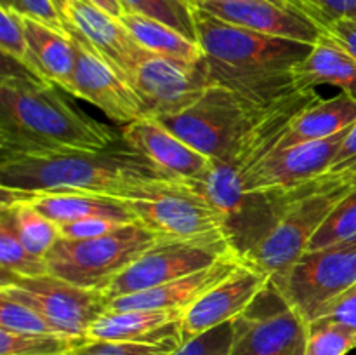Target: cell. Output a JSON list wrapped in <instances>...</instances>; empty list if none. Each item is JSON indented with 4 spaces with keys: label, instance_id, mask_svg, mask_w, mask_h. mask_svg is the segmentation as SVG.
Segmentation results:
<instances>
[{
    "label": "cell",
    "instance_id": "cell-29",
    "mask_svg": "<svg viewBox=\"0 0 356 355\" xmlns=\"http://www.w3.org/2000/svg\"><path fill=\"white\" fill-rule=\"evenodd\" d=\"M353 242H356V188L334 207L329 218L313 235L308 251H318Z\"/></svg>",
    "mask_w": 356,
    "mask_h": 355
},
{
    "label": "cell",
    "instance_id": "cell-35",
    "mask_svg": "<svg viewBox=\"0 0 356 355\" xmlns=\"http://www.w3.org/2000/svg\"><path fill=\"white\" fill-rule=\"evenodd\" d=\"M0 7L14 10L19 16L38 21L42 24L54 28L61 33L66 31V21L56 0H0Z\"/></svg>",
    "mask_w": 356,
    "mask_h": 355
},
{
    "label": "cell",
    "instance_id": "cell-25",
    "mask_svg": "<svg viewBox=\"0 0 356 355\" xmlns=\"http://www.w3.org/2000/svg\"><path fill=\"white\" fill-rule=\"evenodd\" d=\"M118 19L124 23V26L136 38V42L152 54L193 63V65L205 59L204 49L197 40L186 37L176 28L169 26L162 21L131 13V10H125Z\"/></svg>",
    "mask_w": 356,
    "mask_h": 355
},
{
    "label": "cell",
    "instance_id": "cell-10",
    "mask_svg": "<svg viewBox=\"0 0 356 355\" xmlns=\"http://www.w3.org/2000/svg\"><path fill=\"white\" fill-rule=\"evenodd\" d=\"M308 324L278 294L273 284L233 320L229 355H305Z\"/></svg>",
    "mask_w": 356,
    "mask_h": 355
},
{
    "label": "cell",
    "instance_id": "cell-20",
    "mask_svg": "<svg viewBox=\"0 0 356 355\" xmlns=\"http://www.w3.org/2000/svg\"><path fill=\"white\" fill-rule=\"evenodd\" d=\"M184 310H111L104 312L87 331V340L139 341L183 345L181 317Z\"/></svg>",
    "mask_w": 356,
    "mask_h": 355
},
{
    "label": "cell",
    "instance_id": "cell-32",
    "mask_svg": "<svg viewBox=\"0 0 356 355\" xmlns=\"http://www.w3.org/2000/svg\"><path fill=\"white\" fill-rule=\"evenodd\" d=\"M0 51L6 58L17 63L24 72L42 80L40 70L28 45L23 16L6 7H0Z\"/></svg>",
    "mask_w": 356,
    "mask_h": 355
},
{
    "label": "cell",
    "instance_id": "cell-30",
    "mask_svg": "<svg viewBox=\"0 0 356 355\" xmlns=\"http://www.w3.org/2000/svg\"><path fill=\"white\" fill-rule=\"evenodd\" d=\"M356 348V331L332 319L308 324L305 355H348Z\"/></svg>",
    "mask_w": 356,
    "mask_h": 355
},
{
    "label": "cell",
    "instance_id": "cell-14",
    "mask_svg": "<svg viewBox=\"0 0 356 355\" xmlns=\"http://www.w3.org/2000/svg\"><path fill=\"white\" fill-rule=\"evenodd\" d=\"M68 35L76 47L75 72L68 94L94 104L118 124L127 125L145 117V108L131 84L122 79L80 35L72 30H68Z\"/></svg>",
    "mask_w": 356,
    "mask_h": 355
},
{
    "label": "cell",
    "instance_id": "cell-34",
    "mask_svg": "<svg viewBox=\"0 0 356 355\" xmlns=\"http://www.w3.org/2000/svg\"><path fill=\"white\" fill-rule=\"evenodd\" d=\"M179 343H139V341L86 340L70 355H172Z\"/></svg>",
    "mask_w": 356,
    "mask_h": 355
},
{
    "label": "cell",
    "instance_id": "cell-23",
    "mask_svg": "<svg viewBox=\"0 0 356 355\" xmlns=\"http://www.w3.org/2000/svg\"><path fill=\"white\" fill-rule=\"evenodd\" d=\"M291 72L301 89L334 86L341 93L356 96V59L323 33L308 56L292 66Z\"/></svg>",
    "mask_w": 356,
    "mask_h": 355
},
{
    "label": "cell",
    "instance_id": "cell-26",
    "mask_svg": "<svg viewBox=\"0 0 356 355\" xmlns=\"http://www.w3.org/2000/svg\"><path fill=\"white\" fill-rule=\"evenodd\" d=\"M0 209H6L23 246L33 256L45 258L58 242L59 228L54 221L42 214L26 200H2Z\"/></svg>",
    "mask_w": 356,
    "mask_h": 355
},
{
    "label": "cell",
    "instance_id": "cell-44",
    "mask_svg": "<svg viewBox=\"0 0 356 355\" xmlns=\"http://www.w3.org/2000/svg\"><path fill=\"white\" fill-rule=\"evenodd\" d=\"M56 2H58V6H59V10H61V7H63V2H65V0H56Z\"/></svg>",
    "mask_w": 356,
    "mask_h": 355
},
{
    "label": "cell",
    "instance_id": "cell-39",
    "mask_svg": "<svg viewBox=\"0 0 356 355\" xmlns=\"http://www.w3.org/2000/svg\"><path fill=\"white\" fill-rule=\"evenodd\" d=\"M323 35L332 38L334 42L346 49L356 59V21L346 19V17H337L327 24Z\"/></svg>",
    "mask_w": 356,
    "mask_h": 355
},
{
    "label": "cell",
    "instance_id": "cell-33",
    "mask_svg": "<svg viewBox=\"0 0 356 355\" xmlns=\"http://www.w3.org/2000/svg\"><path fill=\"white\" fill-rule=\"evenodd\" d=\"M0 329L13 333L63 334L37 310L6 294H0Z\"/></svg>",
    "mask_w": 356,
    "mask_h": 355
},
{
    "label": "cell",
    "instance_id": "cell-40",
    "mask_svg": "<svg viewBox=\"0 0 356 355\" xmlns=\"http://www.w3.org/2000/svg\"><path fill=\"white\" fill-rule=\"evenodd\" d=\"M344 171L356 173V122L348 129L329 173H344Z\"/></svg>",
    "mask_w": 356,
    "mask_h": 355
},
{
    "label": "cell",
    "instance_id": "cell-28",
    "mask_svg": "<svg viewBox=\"0 0 356 355\" xmlns=\"http://www.w3.org/2000/svg\"><path fill=\"white\" fill-rule=\"evenodd\" d=\"M0 274H16L24 277L49 274L47 260L33 256L23 246L6 209H0Z\"/></svg>",
    "mask_w": 356,
    "mask_h": 355
},
{
    "label": "cell",
    "instance_id": "cell-38",
    "mask_svg": "<svg viewBox=\"0 0 356 355\" xmlns=\"http://www.w3.org/2000/svg\"><path fill=\"white\" fill-rule=\"evenodd\" d=\"M318 319H332L356 331V285L334 299Z\"/></svg>",
    "mask_w": 356,
    "mask_h": 355
},
{
    "label": "cell",
    "instance_id": "cell-16",
    "mask_svg": "<svg viewBox=\"0 0 356 355\" xmlns=\"http://www.w3.org/2000/svg\"><path fill=\"white\" fill-rule=\"evenodd\" d=\"M271 278L263 271L242 263L232 275L209 289L191 303L181 317V338H197L214 327L233 322L268 287Z\"/></svg>",
    "mask_w": 356,
    "mask_h": 355
},
{
    "label": "cell",
    "instance_id": "cell-4",
    "mask_svg": "<svg viewBox=\"0 0 356 355\" xmlns=\"http://www.w3.org/2000/svg\"><path fill=\"white\" fill-rule=\"evenodd\" d=\"M355 188L356 173L351 171L327 173L294 188L273 228L243 254L242 261L270 278L287 270L308 251L313 235Z\"/></svg>",
    "mask_w": 356,
    "mask_h": 355
},
{
    "label": "cell",
    "instance_id": "cell-5",
    "mask_svg": "<svg viewBox=\"0 0 356 355\" xmlns=\"http://www.w3.org/2000/svg\"><path fill=\"white\" fill-rule=\"evenodd\" d=\"M162 242L141 223L86 240L59 239L45 256L49 274L86 289H106L143 253Z\"/></svg>",
    "mask_w": 356,
    "mask_h": 355
},
{
    "label": "cell",
    "instance_id": "cell-21",
    "mask_svg": "<svg viewBox=\"0 0 356 355\" xmlns=\"http://www.w3.org/2000/svg\"><path fill=\"white\" fill-rule=\"evenodd\" d=\"M2 200H26L56 225L86 218H111L125 223H138L129 202L124 198L87 191H7Z\"/></svg>",
    "mask_w": 356,
    "mask_h": 355
},
{
    "label": "cell",
    "instance_id": "cell-17",
    "mask_svg": "<svg viewBox=\"0 0 356 355\" xmlns=\"http://www.w3.org/2000/svg\"><path fill=\"white\" fill-rule=\"evenodd\" d=\"M122 141L136 150L169 176L183 181L198 180L207 173L212 159L174 134L160 118L141 117L122 131Z\"/></svg>",
    "mask_w": 356,
    "mask_h": 355
},
{
    "label": "cell",
    "instance_id": "cell-41",
    "mask_svg": "<svg viewBox=\"0 0 356 355\" xmlns=\"http://www.w3.org/2000/svg\"><path fill=\"white\" fill-rule=\"evenodd\" d=\"M263 2H273L277 6L296 10V13L315 21L318 26L323 28V31H325L327 24L330 23V17L327 16V13L320 7V3L316 0H263Z\"/></svg>",
    "mask_w": 356,
    "mask_h": 355
},
{
    "label": "cell",
    "instance_id": "cell-15",
    "mask_svg": "<svg viewBox=\"0 0 356 355\" xmlns=\"http://www.w3.org/2000/svg\"><path fill=\"white\" fill-rule=\"evenodd\" d=\"M61 13L66 31L80 35L122 79L129 80L136 66L152 54L136 42L118 17L90 0H65Z\"/></svg>",
    "mask_w": 356,
    "mask_h": 355
},
{
    "label": "cell",
    "instance_id": "cell-13",
    "mask_svg": "<svg viewBox=\"0 0 356 355\" xmlns=\"http://www.w3.org/2000/svg\"><path fill=\"white\" fill-rule=\"evenodd\" d=\"M346 132L270 152L243 178L245 194L289 191L327 174Z\"/></svg>",
    "mask_w": 356,
    "mask_h": 355
},
{
    "label": "cell",
    "instance_id": "cell-1",
    "mask_svg": "<svg viewBox=\"0 0 356 355\" xmlns=\"http://www.w3.org/2000/svg\"><path fill=\"white\" fill-rule=\"evenodd\" d=\"M186 184L163 173L136 150L110 148L0 157V190L87 191L134 200Z\"/></svg>",
    "mask_w": 356,
    "mask_h": 355
},
{
    "label": "cell",
    "instance_id": "cell-9",
    "mask_svg": "<svg viewBox=\"0 0 356 355\" xmlns=\"http://www.w3.org/2000/svg\"><path fill=\"white\" fill-rule=\"evenodd\" d=\"M0 294L24 303L44 315L59 333L87 338L94 320L106 312L103 291L86 289L56 275L24 277L16 274H0Z\"/></svg>",
    "mask_w": 356,
    "mask_h": 355
},
{
    "label": "cell",
    "instance_id": "cell-11",
    "mask_svg": "<svg viewBox=\"0 0 356 355\" xmlns=\"http://www.w3.org/2000/svg\"><path fill=\"white\" fill-rule=\"evenodd\" d=\"M127 82L141 100L145 117L155 118L188 110L216 86L205 59L193 65L155 54L139 63Z\"/></svg>",
    "mask_w": 356,
    "mask_h": 355
},
{
    "label": "cell",
    "instance_id": "cell-24",
    "mask_svg": "<svg viewBox=\"0 0 356 355\" xmlns=\"http://www.w3.org/2000/svg\"><path fill=\"white\" fill-rule=\"evenodd\" d=\"M24 19V31L35 63L40 70L42 80L56 84L70 93L76 63V47L68 33L54 30L38 21Z\"/></svg>",
    "mask_w": 356,
    "mask_h": 355
},
{
    "label": "cell",
    "instance_id": "cell-12",
    "mask_svg": "<svg viewBox=\"0 0 356 355\" xmlns=\"http://www.w3.org/2000/svg\"><path fill=\"white\" fill-rule=\"evenodd\" d=\"M127 202L136 221L155 232L162 240L226 235L225 221L219 212L188 187L153 198H134Z\"/></svg>",
    "mask_w": 356,
    "mask_h": 355
},
{
    "label": "cell",
    "instance_id": "cell-43",
    "mask_svg": "<svg viewBox=\"0 0 356 355\" xmlns=\"http://www.w3.org/2000/svg\"><path fill=\"white\" fill-rule=\"evenodd\" d=\"M90 2H94L96 6H99L101 9L108 10L110 14H113L115 17H120L122 14L125 13L124 6H122L120 0H90Z\"/></svg>",
    "mask_w": 356,
    "mask_h": 355
},
{
    "label": "cell",
    "instance_id": "cell-37",
    "mask_svg": "<svg viewBox=\"0 0 356 355\" xmlns=\"http://www.w3.org/2000/svg\"><path fill=\"white\" fill-rule=\"evenodd\" d=\"M131 223L120 221V219L111 218H86L76 219V221L65 223V225H58L59 237L66 240H86V239H96V237L106 235V233L115 232V230L122 228Z\"/></svg>",
    "mask_w": 356,
    "mask_h": 355
},
{
    "label": "cell",
    "instance_id": "cell-36",
    "mask_svg": "<svg viewBox=\"0 0 356 355\" xmlns=\"http://www.w3.org/2000/svg\"><path fill=\"white\" fill-rule=\"evenodd\" d=\"M232 341L233 322H226L200 336L184 341L172 355H229Z\"/></svg>",
    "mask_w": 356,
    "mask_h": 355
},
{
    "label": "cell",
    "instance_id": "cell-18",
    "mask_svg": "<svg viewBox=\"0 0 356 355\" xmlns=\"http://www.w3.org/2000/svg\"><path fill=\"white\" fill-rule=\"evenodd\" d=\"M190 2L214 14L219 19L271 37L315 45L323 33V28L313 19L273 2H263V0H190Z\"/></svg>",
    "mask_w": 356,
    "mask_h": 355
},
{
    "label": "cell",
    "instance_id": "cell-27",
    "mask_svg": "<svg viewBox=\"0 0 356 355\" xmlns=\"http://www.w3.org/2000/svg\"><path fill=\"white\" fill-rule=\"evenodd\" d=\"M87 338L0 329V355H70Z\"/></svg>",
    "mask_w": 356,
    "mask_h": 355
},
{
    "label": "cell",
    "instance_id": "cell-42",
    "mask_svg": "<svg viewBox=\"0 0 356 355\" xmlns=\"http://www.w3.org/2000/svg\"><path fill=\"white\" fill-rule=\"evenodd\" d=\"M330 21L337 17L356 21V0H316Z\"/></svg>",
    "mask_w": 356,
    "mask_h": 355
},
{
    "label": "cell",
    "instance_id": "cell-22",
    "mask_svg": "<svg viewBox=\"0 0 356 355\" xmlns=\"http://www.w3.org/2000/svg\"><path fill=\"white\" fill-rule=\"evenodd\" d=\"M356 122V96L341 93L334 97H316L294 115L282 136L278 148L318 141L350 129Z\"/></svg>",
    "mask_w": 356,
    "mask_h": 355
},
{
    "label": "cell",
    "instance_id": "cell-8",
    "mask_svg": "<svg viewBox=\"0 0 356 355\" xmlns=\"http://www.w3.org/2000/svg\"><path fill=\"white\" fill-rule=\"evenodd\" d=\"M229 256H240L226 235L190 240H162L129 265L103 294L106 301L134 294L200 271Z\"/></svg>",
    "mask_w": 356,
    "mask_h": 355
},
{
    "label": "cell",
    "instance_id": "cell-3",
    "mask_svg": "<svg viewBox=\"0 0 356 355\" xmlns=\"http://www.w3.org/2000/svg\"><path fill=\"white\" fill-rule=\"evenodd\" d=\"M193 19L197 42L204 49L216 84L261 104L306 90L296 84L291 70L308 56L313 45L228 23L197 6Z\"/></svg>",
    "mask_w": 356,
    "mask_h": 355
},
{
    "label": "cell",
    "instance_id": "cell-2",
    "mask_svg": "<svg viewBox=\"0 0 356 355\" xmlns=\"http://www.w3.org/2000/svg\"><path fill=\"white\" fill-rule=\"evenodd\" d=\"M118 136L75 106L56 84L30 73L0 79V157L110 148Z\"/></svg>",
    "mask_w": 356,
    "mask_h": 355
},
{
    "label": "cell",
    "instance_id": "cell-31",
    "mask_svg": "<svg viewBox=\"0 0 356 355\" xmlns=\"http://www.w3.org/2000/svg\"><path fill=\"white\" fill-rule=\"evenodd\" d=\"M120 2L125 10L162 21L186 37L197 40L193 6L190 0H120Z\"/></svg>",
    "mask_w": 356,
    "mask_h": 355
},
{
    "label": "cell",
    "instance_id": "cell-6",
    "mask_svg": "<svg viewBox=\"0 0 356 355\" xmlns=\"http://www.w3.org/2000/svg\"><path fill=\"white\" fill-rule=\"evenodd\" d=\"M270 104L254 103L216 84L193 106L160 120L184 143L218 160L235 148Z\"/></svg>",
    "mask_w": 356,
    "mask_h": 355
},
{
    "label": "cell",
    "instance_id": "cell-19",
    "mask_svg": "<svg viewBox=\"0 0 356 355\" xmlns=\"http://www.w3.org/2000/svg\"><path fill=\"white\" fill-rule=\"evenodd\" d=\"M240 256H229L200 271L176 278L167 284L134 292V294L118 296L106 303V312L111 310H163L181 308L186 310L191 303L204 296L218 282L232 275L242 265Z\"/></svg>",
    "mask_w": 356,
    "mask_h": 355
},
{
    "label": "cell",
    "instance_id": "cell-7",
    "mask_svg": "<svg viewBox=\"0 0 356 355\" xmlns=\"http://www.w3.org/2000/svg\"><path fill=\"white\" fill-rule=\"evenodd\" d=\"M271 284L306 324L313 322L356 285V242L306 251L287 270L271 277Z\"/></svg>",
    "mask_w": 356,
    "mask_h": 355
}]
</instances>
